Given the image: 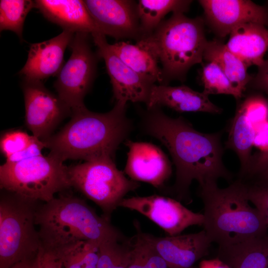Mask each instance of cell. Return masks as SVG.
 <instances>
[{"label":"cell","mask_w":268,"mask_h":268,"mask_svg":"<svg viewBox=\"0 0 268 268\" xmlns=\"http://www.w3.org/2000/svg\"><path fill=\"white\" fill-rule=\"evenodd\" d=\"M143 126L147 134L158 139L169 151L176 168L172 192L178 201H192L190 187L194 180L199 186L232 180L223 164L221 133L204 134L196 130L183 117L173 118L160 107L147 109Z\"/></svg>","instance_id":"obj_1"},{"label":"cell","mask_w":268,"mask_h":268,"mask_svg":"<svg viewBox=\"0 0 268 268\" xmlns=\"http://www.w3.org/2000/svg\"><path fill=\"white\" fill-rule=\"evenodd\" d=\"M35 223L42 249L57 256L87 243L100 246L124 237L110 220L98 215L84 200L65 192L40 205Z\"/></svg>","instance_id":"obj_2"},{"label":"cell","mask_w":268,"mask_h":268,"mask_svg":"<svg viewBox=\"0 0 268 268\" xmlns=\"http://www.w3.org/2000/svg\"><path fill=\"white\" fill-rule=\"evenodd\" d=\"M126 104L116 102L105 113L93 112L85 106L71 111L70 121L57 133L42 140L49 154L64 162L114 158L120 143L132 129L126 114Z\"/></svg>","instance_id":"obj_3"},{"label":"cell","mask_w":268,"mask_h":268,"mask_svg":"<svg viewBox=\"0 0 268 268\" xmlns=\"http://www.w3.org/2000/svg\"><path fill=\"white\" fill-rule=\"evenodd\" d=\"M199 196L203 204V230L218 247L227 246L268 234L262 215L251 206L247 187L238 179L228 187L217 183L199 186Z\"/></svg>","instance_id":"obj_4"},{"label":"cell","mask_w":268,"mask_h":268,"mask_svg":"<svg viewBox=\"0 0 268 268\" xmlns=\"http://www.w3.org/2000/svg\"><path fill=\"white\" fill-rule=\"evenodd\" d=\"M204 22L200 17L192 18L183 13H173L150 36L140 39L161 65L160 85H168L173 80L184 81L190 68L202 63L208 41Z\"/></svg>","instance_id":"obj_5"},{"label":"cell","mask_w":268,"mask_h":268,"mask_svg":"<svg viewBox=\"0 0 268 268\" xmlns=\"http://www.w3.org/2000/svg\"><path fill=\"white\" fill-rule=\"evenodd\" d=\"M42 203L1 190L0 268H9L39 253L42 248L35 220Z\"/></svg>","instance_id":"obj_6"},{"label":"cell","mask_w":268,"mask_h":268,"mask_svg":"<svg viewBox=\"0 0 268 268\" xmlns=\"http://www.w3.org/2000/svg\"><path fill=\"white\" fill-rule=\"evenodd\" d=\"M0 187L1 190L42 202L71 187L68 167L55 156L42 153L0 165Z\"/></svg>","instance_id":"obj_7"},{"label":"cell","mask_w":268,"mask_h":268,"mask_svg":"<svg viewBox=\"0 0 268 268\" xmlns=\"http://www.w3.org/2000/svg\"><path fill=\"white\" fill-rule=\"evenodd\" d=\"M71 187L95 203L110 220L113 212L140 184L126 177L111 157L95 158L68 167Z\"/></svg>","instance_id":"obj_8"},{"label":"cell","mask_w":268,"mask_h":268,"mask_svg":"<svg viewBox=\"0 0 268 268\" xmlns=\"http://www.w3.org/2000/svg\"><path fill=\"white\" fill-rule=\"evenodd\" d=\"M91 34L76 32L69 47L71 54L57 75L54 86L60 99L71 111L85 106L84 98L97 73V54L90 44Z\"/></svg>","instance_id":"obj_9"},{"label":"cell","mask_w":268,"mask_h":268,"mask_svg":"<svg viewBox=\"0 0 268 268\" xmlns=\"http://www.w3.org/2000/svg\"><path fill=\"white\" fill-rule=\"evenodd\" d=\"M22 89L25 104V123L32 135L41 140L51 136L71 109L45 87L43 82L23 80Z\"/></svg>","instance_id":"obj_10"},{"label":"cell","mask_w":268,"mask_h":268,"mask_svg":"<svg viewBox=\"0 0 268 268\" xmlns=\"http://www.w3.org/2000/svg\"><path fill=\"white\" fill-rule=\"evenodd\" d=\"M119 206L145 216L168 236L180 235L187 228L202 226L204 222L203 214L193 212L177 200L157 195L124 198Z\"/></svg>","instance_id":"obj_11"},{"label":"cell","mask_w":268,"mask_h":268,"mask_svg":"<svg viewBox=\"0 0 268 268\" xmlns=\"http://www.w3.org/2000/svg\"><path fill=\"white\" fill-rule=\"evenodd\" d=\"M91 37L97 47L98 58L105 62L116 102L127 104L131 101L146 104L155 84L127 66L111 48L105 35L96 33Z\"/></svg>","instance_id":"obj_12"},{"label":"cell","mask_w":268,"mask_h":268,"mask_svg":"<svg viewBox=\"0 0 268 268\" xmlns=\"http://www.w3.org/2000/svg\"><path fill=\"white\" fill-rule=\"evenodd\" d=\"M84 3L101 33L116 40L141 38L137 2L86 0Z\"/></svg>","instance_id":"obj_13"},{"label":"cell","mask_w":268,"mask_h":268,"mask_svg":"<svg viewBox=\"0 0 268 268\" xmlns=\"http://www.w3.org/2000/svg\"><path fill=\"white\" fill-rule=\"evenodd\" d=\"M204 19L219 37L246 23L268 26V8L249 0H200Z\"/></svg>","instance_id":"obj_14"},{"label":"cell","mask_w":268,"mask_h":268,"mask_svg":"<svg viewBox=\"0 0 268 268\" xmlns=\"http://www.w3.org/2000/svg\"><path fill=\"white\" fill-rule=\"evenodd\" d=\"M125 144L129 149L125 173L134 181L161 188L172 173L171 162L164 152L151 143L127 140Z\"/></svg>","instance_id":"obj_15"},{"label":"cell","mask_w":268,"mask_h":268,"mask_svg":"<svg viewBox=\"0 0 268 268\" xmlns=\"http://www.w3.org/2000/svg\"><path fill=\"white\" fill-rule=\"evenodd\" d=\"M143 233L169 268H195V263L208 254L212 243L204 230L165 237Z\"/></svg>","instance_id":"obj_16"},{"label":"cell","mask_w":268,"mask_h":268,"mask_svg":"<svg viewBox=\"0 0 268 268\" xmlns=\"http://www.w3.org/2000/svg\"><path fill=\"white\" fill-rule=\"evenodd\" d=\"M75 33L63 31L56 37L30 44L27 60L18 72L24 80L41 81L57 75L63 66L64 55Z\"/></svg>","instance_id":"obj_17"},{"label":"cell","mask_w":268,"mask_h":268,"mask_svg":"<svg viewBox=\"0 0 268 268\" xmlns=\"http://www.w3.org/2000/svg\"><path fill=\"white\" fill-rule=\"evenodd\" d=\"M146 105L147 109L163 106L179 112H202L218 114L222 111L210 101L207 94L183 85H154Z\"/></svg>","instance_id":"obj_18"},{"label":"cell","mask_w":268,"mask_h":268,"mask_svg":"<svg viewBox=\"0 0 268 268\" xmlns=\"http://www.w3.org/2000/svg\"><path fill=\"white\" fill-rule=\"evenodd\" d=\"M35 7L50 21L74 33H101L83 0H35Z\"/></svg>","instance_id":"obj_19"},{"label":"cell","mask_w":268,"mask_h":268,"mask_svg":"<svg viewBox=\"0 0 268 268\" xmlns=\"http://www.w3.org/2000/svg\"><path fill=\"white\" fill-rule=\"evenodd\" d=\"M225 45L248 67H258L265 61L268 51V29L256 23L241 24L232 31Z\"/></svg>","instance_id":"obj_20"},{"label":"cell","mask_w":268,"mask_h":268,"mask_svg":"<svg viewBox=\"0 0 268 268\" xmlns=\"http://www.w3.org/2000/svg\"><path fill=\"white\" fill-rule=\"evenodd\" d=\"M217 258L230 268H267L268 233L227 246L218 247Z\"/></svg>","instance_id":"obj_21"},{"label":"cell","mask_w":268,"mask_h":268,"mask_svg":"<svg viewBox=\"0 0 268 268\" xmlns=\"http://www.w3.org/2000/svg\"><path fill=\"white\" fill-rule=\"evenodd\" d=\"M118 57L136 73L155 84H162V72L156 55L142 40L135 44L119 42L110 44Z\"/></svg>","instance_id":"obj_22"},{"label":"cell","mask_w":268,"mask_h":268,"mask_svg":"<svg viewBox=\"0 0 268 268\" xmlns=\"http://www.w3.org/2000/svg\"><path fill=\"white\" fill-rule=\"evenodd\" d=\"M256 131L255 125L239 104L231 121L228 139L225 146L226 149L233 150L239 158L240 169L239 179L243 177L249 165Z\"/></svg>","instance_id":"obj_23"},{"label":"cell","mask_w":268,"mask_h":268,"mask_svg":"<svg viewBox=\"0 0 268 268\" xmlns=\"http://www.w3.org/2000/svg\"><path fill=\"white\" fill-rule=\"evenodd\" d=\"M203 59L217 64L231 82L244 93L253 76L248 72V67L227 49L225 44L217 39L208 41Z\"/></svg>","instance_id":"obj_24"},{"label":"cell","mask_w":268,"mask_h":268,"mask_svg":"<svg viewBox=\"0 0 268 268\" xmlns=\"http://www.w3.org/2000/svg\"><path fill=\"white\" fill-rule=\"evenodd\" d=\"M192 2L189 0H139L137 5L140 39L150 36L168 13L187 12Z\"/></svg>","instance_id":"obj_25"},{"label":"cell","mask_w":268,"mask_h":268,"mask_svg":"<svg viewBox=\"0 0 268 268\" xmlns=\"http://www.w3.org/2000/svg\"><path fill=\"white\" fill-rule=\"evenodd\" d=\"M0 147L5 162H12L41 154L46 146L34 135L20 130H12L1 134Z\"/></svg>","instance_id":"obj_26"},{"label":"cell","mask_w":268,"mask_h":268,"mask_svg":"<svg viewBox=\"0 0 268 268\" xmlns=\"http://www.w3.org/2000/svg\"><path fill=\"white\" fill-rule=\"evenodd\" d=\"M136 233L131 241V255L128 268H169L152 245L145 239L137 222Z\"/></svg>","instance_id":"obj_27"},{"label":"cell","mask_w":268,"mask_h":268,"mask_svg":"<svg viewBox=\"0 0 268 268\" xmlns=\"http://www.w3.org/2000/svg\"><path fill=\"white\" fill-rule=\"evenodd\" d=\"M35 7V1L29 0H1L0 1V30L15 33L23 41V28L26 17Z\"/></svg>","instance_id":"obj_28"},{"label":"cell","mask_w":268,"mask_h":268,"mask_svg":"<svg viewBox=\"0 0 268 268\" xmlns=\"http://www.w3.org/2000/svg\"><path fill=\"white\" fill-rule=\"evenodd\" d=\"M130 255V239L110 240L99 246L97 268H128Z\"/></svg>","instance_id":"obj_29"},{"label":"cell","mask_w":268,"mask_h":268,"mask_svg":"<svg viewBox=\"0 0 268 268\" xmlns=\"http://www.w3.org/2000/svg\"><path fill=\"white\" fill-rule=\"evenodd\" d=\"M201 80L204 87L203 92L210 94H228L239 100L243 96L231 82L217 64L208 62L203 66Z\"/></svg>","instance_id":"obj_30"},{"label":"cell","mask_w":268,"mask_h":268,"mask_svg":"<svg viewBox=\"0 0 268 268\" xmlns=\"http://www.w3.org/2000/svg\"><path fill=\"white\" fill-rule=\"evenodd\" d=\"M99 248L97 245L87 243L58 256L64 268H97Z\"/></svg>","instance_id":"obj_31"},{"label":"cell","mask_w":268,"mask_h":268,"mask_svg":"<svg viewBox=\"0 0 268 268\" xmlns=\"http://www.w3.org/2000/svg\"><path fill=\"white\" fill-rule=\"evenodd\" d=\"M245 182L249 201L259 211L268 227V186Z\"/></svg>","instance_id":"obj_32"},{"label":"cell","mask_w":268,"mask_h":268,"mask_svg":"<svg viewBox=\"0 0 268 268\" xmlns=\"http://www.w3.org/2000/svg\"><path fill=\"white\" fill-rule=\"evenodd\" d=\"M268 171V151L260 152L252 156L249 165L242 179L248 181L257 178Z\"/></svg>","instance_id":"obj_33"},{"label":"cell","mask_w":268,"mask_h":268,"mask_svg":"<svg viewBox=\"0 0 268 268\" xmlns=\"http://www.w3.org/2000/svg\"><path fill=\"white\" fill-rule=\"evenodd\" d=\"M248 86L261 90L268 95V59L258 67L256 74L252 77Z\"/></svg>","instance_id":"obj_34"},{"label":"cell","mask_w":268,"mask_h":268,"mask_svg":"<svg viewBox=\"0 0 268 268\" xmlns=\"http://www.w3.org/2000/svg\"><path fill=\"white\" fill-rule=\"evenodd\" d=\"M40 268H64L60 258L51 252L41 250Z\"/></svg>","instance_id":"obj_35"},{"label":"cell","mask_w":268,"mask_h":268,"mask_svg":"<svg viewBox=\"0 0 268 268\" xmlns=\"http://www.w3.org/2000/svg\"><path fill=\"white\" fill-rule=\"evenodd\" d=\"M254 145L260 148L262 152L268 151V121L263 124L257 130Z\"/></svg>","instance_id":"obj_36"},{"label":"cell","mask_w":268,"mask_h":268,"mask_svg":"<svg viewBox=\"0 0 268 268\" xmlns=\"http://www.w3.org/2000/svg\"><path fill=\"white\" fill-rule=\"evenodd\" d=\"M40 252L41 250L36 256L20 261L9 268H40Z\"/></svg>","instance_id":"obj_37"},{"label":"cell","mask_w":268,"mask_h":268,"mask_svg":"<svg viewBox=\"0 0 268 268\" xmlns=\"http://www.w3.org/2000/svg\"><path fill=\"white\" fill-rule=\"evenodd\" d=\"M199 268H230L225 263L216 258L210 260H202Z\"/></svg>","instance_id":"obj_38"},{"label":"cell","mask_w":268,"mask_h":268,"mask_svg":"<svg viewBox=\"0 0 268 268\" xmlns=\"http://www.w3.org/2000/svg\"><path fill=\"white\" fill-rule=\"evenodd\" d=\"M255 183L268 186V171L256 178Z\"/></svg>","instance_id":"obj_39"},{"label":"cell","mask_w":268,"mask_h":268,"mask_svg":"<svg viewBox=\"0 0 268 268\" xmlns=\"http://www.w3.org/2000/svg\"><path fill=\"white\" fill-rule=\"evenodd\" d=\"M267 268H268V267Z\"/></svg>","instance_id":"obj_40"}]
</instances>
